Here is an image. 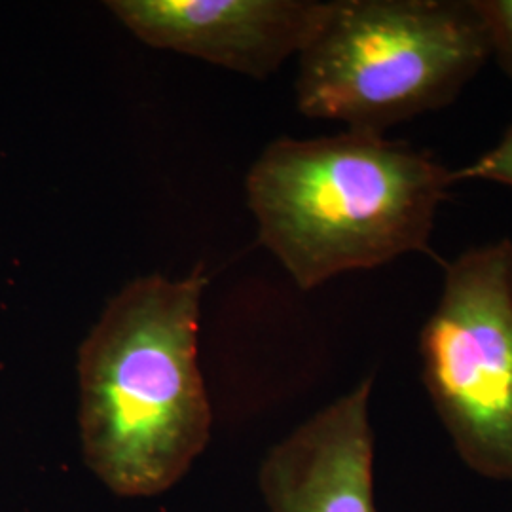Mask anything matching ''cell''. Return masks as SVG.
<instances>
[{
	"label": "cell",
	"instance_id": "obj_1",
	"mask_svg": "<svg viewBox=\"0 0 512 512\" xmlns=\"http://www.w3.org/2000/svg\"><path fill=\"white\" fill-rule=\"evenodd\" d=\"M207 275L137 277L78 351L82 456L112 494L167 492L202 454L211 404L198 361Z\"/></svg>",
	"mask_w": 512,
	"mask_h": 512
},
{
	"label": "cell",
	"instance_id": "obj_2",
	"mask_svg": "<svg viewBox=\"0 0 512 512\" xmlns=\"http://www.w3.org/2000/svg\"><path fill=\"white\" fill-rule=\"evenodd\" d=\"M456 184L429 152L349 131L279 137L245 181L258 241L302 291L338 275L431 253L440 205Z\"/></svg>",
	"mask_w": 512,
	"mask_h": 512
},
{
	"label": "cell",
	"instance_id": "obj_3",
	"mask_svg": "<svg viewBox=\"0 0 512 512\" xmlns=\"http://www.w3.org/2000/svg\"><path fill=\"white\" fill-rule=\"evenodd\" d=\"M490 57L475 0H332L298 54L296 107L385 135L452 105Z\"/></svg>",
	"mask_w": 512,
	"mask_h": 512
},
{
	"label": "cell",
	"instance_id": "obj_4",
	"mask_svg": "<svg viewBox=\"0 0 512 512\" xmlns=\"http://www.w3.org/2000/svg\"><path fill=\"white\" fill-rule=\"evenodd\" d=\"M421 380L461 461L512 484V239L444 266L420 332Z\"/></svg>",
	"mask_w": 512,
	"mask_h": 512
},
{
	"label": "cell",
	"instance_id": "obj_5",
	"mask_svg": "<svg viewBox=\"0 0 512 512\" xmlns=\"http://www.w3.org/2000/svg\"><path fill=\"white\" fill-rule=\"evenodd\" d=\"M105 6L150 48L256 80L300 54L327 10L319 0H109Z\"/></svg>",
	"mask_w": 512,
	"mask_h": 512
},
{
	"label": "cell",
	"instance_id": "obj_6",
	"mask_svg": "<svg viewBox=\"0 0 512 512\" xmlns=\"http://www.w3.org/2000/svg\"><path fill=\"white\" fill-rule=\"evenodd\" d=\"M366 376L270 448L258 484L270 512H378Z\"/></svg>",
	"mask_w": 512,
	"mask_h": 512
},
{
	"label": "cell",
	"instance_id": "obj_7",
	"mask_svg": "<svg viewBox=\"0 0 512 512\" xmlns=\"http://www.w3.org/2000/svg\"><path fill=\"white\" fill-rule=\"evenodd\" d=\"M492 57L512 82V0H475Z\"/></svg>",
	"mask_w": 512,
	"mask_h": 512
},
{
	"label": "cell",
	"instance_id": "obj_8",
	"mask_svg": "<svg viewBox=\"0 0 512 512\" xmlns=\"http://www.w3.org/2000/svg\"><path fill=\"white\" fill-rule=\"evenodd\" d=\"M454 181H490L512 188V124L480 158L463 169L454 171Z\"/></svg>",
	"mask_w": 512,
	"mask_h": 512
}]
</instances>
